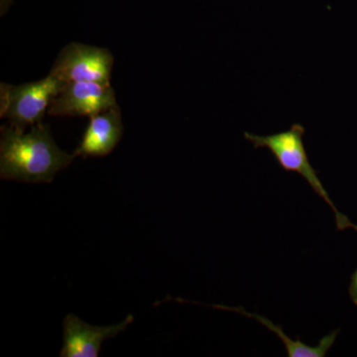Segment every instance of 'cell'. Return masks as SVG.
Wrapping results in <instances>:
<instances>
[{"label":"cell","mask_w":357,"mask_h":357,"mask_svg":"<svg viewBox=\"0 0 357 357\" xmlns=\"http://www.w3.org/2000/svg\"><path fill=\"white\" fill-rule=\"evenodd\" d=\"M68 154L56 144L50 128L35 124L28 133L11 126L1 128L0 177L25 183H51L56 174L72 163Z\"/></svg>","instance_id":"1"},{"label":"cell","mask_w":357,"mask_h":357,"mask_svg":"<svg viewBox=\"0 0 357 357\" xmlns=\"http://www.w3.org/2000/svg\"><path fill=\"white\" fill-rule=\"evenodd\" d=\"M304 126L300 123H294L288 130L282 131V132L267 136L245 132L244 138L252 143L255 149L267 148L281 168L286 172L297 173L302 176L312 188V191L332 208L335 213L337 229H352L357 231V225H354L347 217L337 210L330 195L324 187L323 183L319 180L318 171L314 170L307 157L304 144Z\"/></svg>","instance_id":"2"},{"label":"cell","mask_w":357,"mask_h":357,"mask_svg":"<svg viewBox=\"0 0 357 357\" xmlns=\"http://www.w3.org/2000/svg\"><path fill=\"white\" fill-rule=\"evenodd\" d=\"M67 84L49 75L40 81L11 86L1 84L0 89V116L6 117L13 128L25 131L43 121L51 102Z\"/></svg>","instance_id":"3"},{"label":"cell","mask_w":357,"mask_h":357,"mask_svg":"<svg viewBox=\"0 0 357 357\" xmlns=\"http://www.w3.org/2000/svg\"><path fill=\"white\" fill-rule=\"evenodd\" d=\"M114 62L107 49L74 42L60 52L50 74L67 84L75 82L110 84Z\"/></svg>","instance_id":"4"},{"label":"cell","mask_w":357,"mask_h":357,"mask_svg":"<svg viewBox=\"0 0 357 357\" xmlns=\"http://www.w3.org/2000/svg\"><path fill=\"white\" fill-rule=\"evenodd\" d=\"M119 107L110 84L95 82L68 84L53 98L48 112L52 116H89Z\"/></svg>","instance_id":"5"},{"label":"cell","mask_w":357,"mask_h":357,"mask_svg":"<svg viewBox=\"0 0 357 357\" xmlns=\"http://www.w3.org/2000/svg\"><path fill=\"white\" fill-rule=\"evenodd\" d=\"M133 316L129 314L117 325L96 326L89 325L75 314H67L63 324L64 344L60 356L98 357L102 351L103 342L123 333L133 323Z\"/></svg>","instance_id":"6"},{"label":"cell","mask_w":357,"mask_h":357,"mask_svg":"<svg viewBox=\"0 0 357 357\" xmlns=\"http://www.w3.org/2000/svg\"><path fill=\"white\" fill-rule=\"evenodd\" d=\"M89 123L75 156L105 157L112 153L123 135L119 107L89 117Z\"/></svg>","instance_id":"7"},{"label":"cell","mask_w":357,"mask_h":357,"mask_svg":"<svg viewBox=\"0 0 357 357\" xmlns=\"http://www.w3.org/2000/svg\"><path fill=\"white\" fill-rule=\"evenodd\" d=\"M349 297L356 306H357V269L352 274L351 278V284H349Z\"/></svg>","instance_id":"8"}]
</instances>
